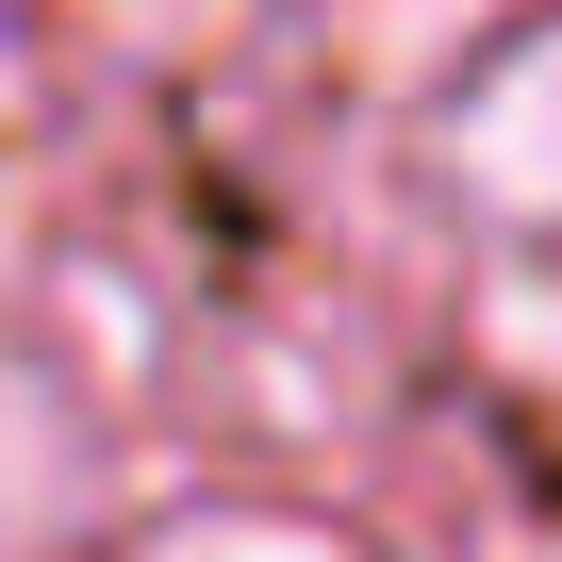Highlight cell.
Returning <instances> with one entry per match:
<instances>
[{
  "label": "cell",
  "instance_id": "cell-1",
  "mask_svg": "<svg viewBox=\"0 0 562 562\" xmlns=\"http://www.w3.org/2000/svg\"><path fill=\"white\" fill-rule=\"evenodd\" d=\"M447 166H463V199H496V215H562V18L496 50V83L447 116Z\"/></svg>",
  "mask_w": 562,
  "mask_h": 562
},
{
  "label": "cell",
  "instance_id": "cell-2",
  "mask_svg": "<svg viewBox=\"0 0 562 562\" xmlns=\"http://www.w3.org/2000/svg\"><path fill=\"white\" fill-rule=\"evenodd\" d=\"M133 562H348L331 529H299V513H182L166 546H133Z\"/></svg>",
  "mask_w": 562,
  "mask_h": 562
},
{
  "label": "cell",
  "instance_id": "cell-3",
  "mask_svg": "<svg viewBox=\"0 0 562 562\" xmlns=\"http://www.w3.org/2000/svg\"><path fill=\"white\" fill-rule=\"evenodd\" d=\"M83 18H100V34H133V50H215L248 0H83Z\"/></svg>",
  "mask_w": 562,
  "mask_h": 562
},
{
  "label": "cell",
  "instance_id": "cell-4",
  "mask_svg": "<svg viewBox=\"0 0 562 562\" xmlns=\"http://www.w3.org/2000/svg\"><path fill=\"white\" fill-rule=\"evenodd\" d=\"M0 248H18V83H0Z\"/></svg>",
  "mask_w": 562,
  "mask_h": 562
}]
</instances>
